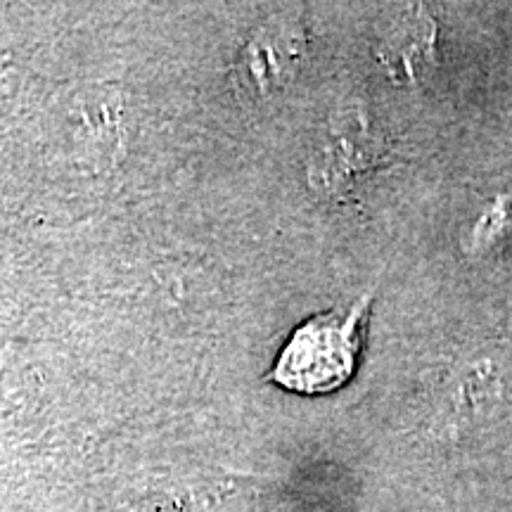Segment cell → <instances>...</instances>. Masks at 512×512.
I'll return each mask as SVG.
<instances>
[{
  "mask_svg": "<svg viewBox=\"0 0 512 512\" xmlns=\"http://www.w3.org/2000/svg\"><path fill=\"white\" fill-rule=\"evenodd\" d=\"M370 297L349 313H323L294 330L273 368V380L299 394H325L342 387L354 375L363 335H366Z\"/></svg>",
  "mask_w": 512,
  "mask_h": 512,
  "instance_id": "1",
  "label": "cell"
}]
</instances>
